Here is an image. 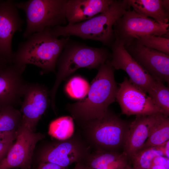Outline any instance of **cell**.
<instances>
[{"label": "cell", "instance_id": "f546056e", "mask_svg": "<svg viewBox=\"0 0 169 169\" xmlns=\"http://www.w3.org/2000/svg\"><path fill=\"white\" fill-rule=\"evenodd\" d=\"M158 146L163 153L164 156L169 158V140L164 144Z\"/></svg>", "mask_w": 169, "mask_h": 169}, {"label": "cell", "instance_id": "cb8c5ba5", "mask_svg": "<svg viewBox=\"0 0 169 169\" xmlns=\"http://www.w3.org/2000/svg\"><path fill=\"white\" fill-rule=\"evenodd\" d=\"M164 156L158 146L140 150L129 160L132 167L142 169H149L153 159L157 156Z\"/></svg>", "mask_w": 169, "mask_h": 169}, {"label": "cell", "instance_id": "3957f363", "mask_svg": "<svg viewBox=\"0 0 169 169\" xmlns=\"http://www.w3.org/2000/svg\"><path fill=\"white\" fill-rule=\"evenodd\" d=\"M69 38H59L51 33L49 28L33 33L19 44L13 53L12 63L20 66L35 65L43 73L54 72L58 58Z\"/></svg>", "mask_w": 169, "mask_h": 169}, {"label": "cell", "instance_id": "4dcf8cb0", "mask_svg": "<svg viewBox=\"0 0 169 169\" xmlns=\"http://www.w3.org/2000/svg\"><path fill=\"white\" fill-rule=\"evenodd\" d=\"M149 169H169V163L165 165L151 164Z\"/></svg>", "mask_w": 169, "mask_h": 169}, {"label": "cell", "instance_id": "4316f807", "mask_svg": "<svg viewBox=\"0 0 169 169\" xmlns=\"http://www.w3.org/2000/svg\"><path fill=\"white\" fill-rule=\"evenodd\" d=\"M13 141L0 142V162L5 157Z\"/></svg>", "mask_w": 169, "mask_h": 169}, {"label": "cell", "instance_id": "f1b7e54d", "mask_svg": "<svg viewBox=\"0 0 169 169\" xmlns=\"http://www.w3.org/2000/svg\"><path fill=\"white\" fill-rule=\"evenodd\" d=\"M67 168L51 163L41 162L37 169H67Z\"/></svg>", "mask_w": 169, "mask_h": 169}, {"label": "cell", "instance_id": "83f0119b", "mask_svg": "<svg viewBox=\"0 0 169 169\" xmlns=\"http://www.w3.org/2000/svg\"><path fill=\"white\" fill-rule=\"evenodd\" d=\"M16 136V131L0 132V142L14 141Z\"/></svg>", "mask_w": 169, "mask_h": 169}, {"label": "cell", "instance_id": "e0dca14e", "mask_svg": "<svg viewBox=\"0 0 169 169\" xmlns=\"http://www.w3.org/2000/svg\"><path fill=\"white\" fill-rule=\"evenodd\" d=\"M136 13L151 18L161 24L168 23L169 1L167 0H127Z\"/></svg>", "mask_w": 169, "mask_h": 169}, {"label": "cell", "instance_id": "ac0fdd59", "mask_svg": "<svg viewBox=\"0 0 169 169\" xmlns=\"http://www.w3.org/2000/svg\"><path fill=\"white\" fill-rule=\"evenodd\" d=\"M79 151L72 143L66 142L49 148L41 153L39 158L41 162L53 163L67 168L77 161L79 157Z\"/></svg>", "mask_w": 169, "mask_h": 169}, {"label": "cell", "instance_id": "7402d4cb", "mask_svg": "<svg viewBox=\"0 0 169 169\" xmlns=\"http://www.w3.org/2000/svg\"><path fill=\"white\" fill-rule=\"evenodd\" d=\"M74 130L73 119L69 116H63L53 121L50 123L49 134L59 140H65L73 135Z\"/></svg>", "mask_w": 169, "mask_h": 169}, {"label": "cell", "instance_id": "30bf717a", "mask_svg": "<svg viewBox=\"0 0 169 169\" xmlns=\"http://www.w3.org/2000/svg\"><path fill=\"white\" fill-rule=\"evenodd\" d=\"M111 46L110 60L113 68L125 71L129 80L147 94L156 79L129 54L122 43L115 40Z\"/></svg>", "mask_w": 169, "mask_h": 169}, {"label": "cell", "instance_id": "7c38bea8", "mask_svg": "<svg viewBox=\"0 0 169 169\" xmlns=\"http://www.w3.org/2000/svg\"><path fill=\"white\" fill-rule=\"evenodd\" d=\"M49 94L46 88L37 83H27L24 91L20 113L21 124L33 131L49 103Z\"/></svg>", "mask_w": 169, "mask_h": 169}, {"label": "cell", "instance_id": "52a82bcc", "mask_svg": "<svg viewBox=\"0 0 169 169\" xmlns=\"http://www.w3.org/2000/svg\"><path fill=\"white\" fill-rule=\"evenodd\" d=\"M90 121L93 137L98 145L111 151L123 148L131 122L108 110L102 118Z\"/></svg>", "mask_w": 169, "mask_h": 169}, {"label": "cell", "instance_id": "7a4b0ae2", "mask_svg": "<svg viewBox=\"0 0 169 169\" xmlns=\"http://www.w3.org/2000/svg\"><path fill=\"white\" fill-rule=\"evenodd\" d=\"M130 7L127 0H115L107 9L85 21L73 24L49 28L54 36H75L83 39L99 41L111 46L115 40L113 26Z\"/></svg>", "mask_w": 169, "mask_h": 169}, {"label": "cell", "instance_id": "1f68e13d", "mask_svg": "<svg viewBox=\"0 0 169 169\" xmlns=\"http://www.w3.org/2000/svg\"><path fill=\"white\" fill-rule=\"evenodd\" d=\"M11 62L0 54V68Z\"/></svg>", "mask_w": 169, "mask_h": 169}, {"label": "cell", "instance_id": "d6986e66", "mask_svg": "<svg viewBox=\"0 0 169 169\" xmlns=\"http://www.w3.org/2000/svg\"><path fill=\"white\" fill-rule=\"evenodd\" d=\"M128 161L123 153L104 151L100 152L85 164H82L87 169H118Z\"/></svg>", "mask_w": 169, "mask_h": 169}, {"label": "cell", "instance_id": "5bb4252c", "mask_svg": "<svg viewBox=\"0 0 169 169\" xmlns=\"http://www.w3.org/2000/svg\"><path fill=\"white\" fill-rule=\"evenodd\" d=\"M25 67L11 63L0 68V110L13 106L23 96L27 84L22 76Z\"/></svg>", "mask_w": 169, "mask_h": 169}, {"label": "cell", "instance_id": "5b68a950", "mask_svg": "<svg viewBox=\"0 0 169 169\" xmlns=\"http://www.w3.org/2000/svg\"><path fill=\"white\" fill-rule=\"evenodd\" d=\"M66 2L67 0H29L16 2L17 8L23 10L26 15L23 37L27 38L47 28L65 24Z\"/></svg>", "mask_w": 169, "mask_h": 169}, {"label": "cell", "instance_id": "836d02e7", "mask_svg": "<svg viewBox=\"0 0 169 169\" xmlns=\"http://www.w3.org/2000/svg\"><path fill=\"white\" fill-rule=\"evenodd\" d=\"M74 169H87L85 166L80 163L76 165Z\"/></svg>", "mask_w": 169, "mask_h": 169}, {"label": "cell", "instance_id": "ffe728a7", "mask_svg": "<svg viewBox=\"0 0 169 169\" xmlns=\"http://www.w3.org/2000/svg\"><path fill=\"white\" fill-rule=\"evenodd\" d=\"M169 118L160 113L141 148L159 146L169 140Z\"/></svg>", "mask_w": 169, "mask_h": 169}, {"label": "cell", "instance_id": "d4e9b609", "mask_svg": "<svg viewBox=\"0 0 169 169\" xmlns=\"http://www.w3.org/2000/svg\"><path fill=\"white\" fill-rule=\"evenodd\" d=\"M90 85L88 82L79 76L72 78L67 84L65 90L71 97L81 100L87 95Z\"/></svg>", "mask_w": 169, "mask_h": 169}, {"label": "cell", "instance_id": "d6a6232c", "mask_svg": "<svg viewBox=\"0 0 169 169\" xmlns=\"http://www.w3.org/2000/svg\"><path fill=\"white\" fill-rule=\"evenodd\" d=\"M120 169H142L141 168H136L132 167L129 163L125 164L124 166Z\"/></svg>", "mask_w": 169, "mask_h": 169}, {"label": "cell", "instance_id": "44dd1931", "mask_svg": "<svg viewBox=\"0 0 169 169\" xmlns=\"http://www.w3.org/2000/svg\"><path fill=\"white\" fill-rule=\"evenodd\" d=\"M147 94L161 112L169 116V88L165 86L163 82L156 80Z\"/></svg>", "mask_w": 169, "mask_h": 169}, {"label": "cell", "instance_id": "9c48e42d", "mask_svg": "<svg viewBox=\"0 0 169 169\" xmlns=\"http://www.w3.org/2000/svg\"><path fill=\"white\" fill-rule=\"evenodd\" d=\"M119 85L116 101L122 114L144 116L161 112L147 94L127 77Z\"/></svg>", "mask_w": 169, "mask_h": 169}, {"label": "cell", "instance_id": "8992f818", "mask_svg": "<svg viewBox=\"0 0 169 169\" xmlns=\"http://www.w3.org/2000/svg\"><path fill=\"white\" fill-rule=\"evenodd\" d=\"M169 24L160 23L130 8L113 25L115 40L128 46L139 37L150 35L162 36L169 33Z\"/></svg>", "mask_w": 169, "mask_h": 169}, {"label": "cell", "instance_id": "ba28073f", "mask_svg": "<svg viewBox=\"0 0 169 169\" xmlns=\"http://www.w3.org/2000/svg\"><path fill=\"white\" fill-rule=\"evenodd\" d=\"M44 137V135L20 124L16 131L15 143L0 162V169L30 168L36 144Z\"/></svg>", "mask_w": 169, "mask_h": 169}, {"label": "cell", "instance_id": "6da1fadb", "mask_svg": "<svg viewBox=\"0 0 169 169\" xmlns=\"http://www.w3.org/2000/svg\"><path fill=\"white\" fill-rule=\"evenodd\" d=\"M114 70L110 59L100 66L87 95L69 105L74 115L91 121L105 115L109 106L116 101L118 87L115 78Z\"/></svg>", "mask_w": 169, "mask_h": 169}, {"label": "cell", "instance_id": "4fadbf2b", "mask_svg": "<svg viewBox=\"0 0 169 169\" xmlns=\"http://www.w3.org/2000/svg\"><path fill=\"white\" fill-rule=\"evenodd\" d=\"M18 9L13 1L0 2V54L10 62L13 54V36L16 31H22L23 23Z\"/></svg>", "mask_w": 169, "mask_h": 169}, {"label": "cell", "instance_id": "e575fe53", "mask_svg": "<svg viewBox=\"0 0 169 169\" xmlns=\"http://www.w3.org/2000/svg\"><path fill=\"white\" fill-rule=\"evenodd\" d=\"M1 1V0H0V2Z\"/></svg>", "mask_w": 169, "mask_h": 169}, {"label": "cell", "instance_id": "277c9868", "mask_svg": "<svg viewBox=\"0 0 169 169\" xmlns=\"http://www.w3.org/2000/svg\"><path fill=\"white\" fill-rule=\"evenodd\" d=\"M111 55L105 48L90 47L69 38L57 62L56 78L49 94L52 107H55L56 93L62 81L79 68H99Z\"/></svg>", "mask_w": 169, "mask_h": 169}, {"label": "cell", "instance_id": "2e32d148", "mask_svg": "<svg viewBox=\"0 0 169 169\" xmlns=\"http://www.w3.org/2000/svg\"><path fill=\"white\" fill-rule=\"evenodd\" d=\"M113 0H67L65 17L68 24L87 20L106 10Z\"/></svg>", "mask_w": 169, "mask_h": 169}, {"label": "cell", "instance_id": "603a6c76", "mask_svg": "<svg viewBox=\"0 0 169 169\" xmlns=\"http://www.w3.org/2000/svg\"><path fill=\"white\" fill-rule=\"evenodd\" d=\"M21 120L20 112L13 106L0 110V132H16Z\"/></svg>", "mask_w": 169, "mask_h": 169}, {"label": "cell", "instance_id": "484cf974", "mask_svg": "<svg viewBox=\"0 0 169 169\" xmlns=\"http://www.w3.org/2000/svg\"><path fill=\"white\" fill-rule=\"evenodd\" d=\"M134 41L148 48L169 55V39L168 38L147 35L141 36Z\"/></svg>", "mask_w": 169, "mask_h": 169}, {"label": "cell", "instance_id": "9a60e30c", "mask_svg": "<svg viewBox=\"0 0 169 169\" xmlns=\"http://www.w3.org/2000/svg\"><path fill=\"white\" fill-rule=\"evenodd\" d=\"M160 113L148 116H136L130 122L122 152L128 161L141 148Z\"/></svg>", "mask_w": 169, "mask_h": 169}, {"label": "cell", "instance_id": "8fae6325", "mask_svg": "<svg viewBox=\"0 0 169 169\" xmlns=\"http://www.w3.org/2000/svg\"><path fill=\"white\" fill-rule=\"evenodd\" d=\"M129 54L155 79L169 82V55L134 41L124 46Z\"/></svg>", "mask_w": 169, "mask_h": 169}]
</instances>
